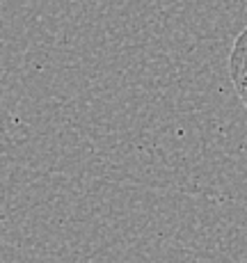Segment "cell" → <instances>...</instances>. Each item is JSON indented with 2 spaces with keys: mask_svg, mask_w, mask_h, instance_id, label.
Masks as SVG:
<instances>
[{
  "mask_svg": "<svg viewBox=\"0 0 247 263\" xmlns=\"http://www.w3.org/2000/svg\"><path fill=\"white\" fill-rule=\"evenodd\" d=\"M229 76L240 101L247 108V28L236 37L234 48L229 55Z\"/></svg>",
  "mask_w": 247,
  "mask_h": 263,
  "instance_id": "6da1fadb",
  "label": "cell"
}]
</instances>
